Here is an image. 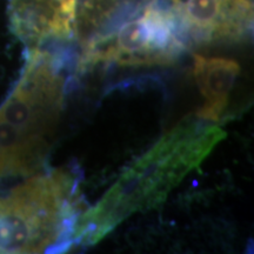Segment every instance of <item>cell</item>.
<instances>
[{"instance_id": "1", "label": "cell", "mask_w": 254, "mask_h": 254, "mask_svg": "<svg viewBox=\"0 0 254 254\" xmlns=\"http://www.w3.org/2000/svg\"><path fill=\"white\" fill-rule=\"evenodd\" d=\"M225 135L219 126L199 123L177 126L75 222L74 239L95 244L124 219L163 202L168 192L198 167Z\"/></svg>"}, {"instance_id": "2", "label": "cell", "mask_w": 254, "mask_h": 254, "mask_svg": "<svg viewBox=\"0 0 254 254\" xmlns=\"http://www.w3.org/2000/svg\"><path fill=\"white\" fill-rule=\"evenodd\" d=\"M67 174L32 177L0 194V253L67 249L75 218Z\"/></svg>"}, {"instance_id": "3", "label": "cell", "mask_w": 254, "mask_h": 254, "mask_svg": "<svg viewBox=\"0 0 254 254\" xmlns=\"http://www.w3.org/2000/svg\"><path fill=\"white\" fill-rule=\"evenodd\" d=\"M62 78L50 57L34 53L20 81L0 107V119L23 134L45 141L62 107Z\"/></svg>"}, {"instance_id": "4", "label": "cell", "mask_w": 254, "mask_h": 254, "mask_svg": "<svg viewBox=\"0 0 254 254\" xmlns=\"http://www.w3.org/2000/svg\"><path fill=\"white\" fill-rule=\"evenodd\" d=\"M172 12L150 5L138 19L120 28L110 55L120 64H151L172 59L183 49Z\"/></svg>"}, {"instance_id": "5", "label": "cell", "mask_w": 254, "mask_h": 254, "mask_svg": "<svg viewBox=\"0 0 254 254\" xmlns=\"http://www.w3.org/2000/svg\"><path fill=\"white\" fill-rule=\"evenodd\" d=\"M172 13L184 31L198 41L239 37L252 23L249 0H172Z\"/></svg>"}, {"instance_id": "6", "label": "cell", "mask_w": 254, "mask_h": 254, "mask_svg": "<svg viewBox=\"0 0 254 254\" xmlns=\"http://www.w3.org/2000/svg\"><path fill=\"white\" fill-rule=\"evenodd\" d=\"M194 78L205 104L196 117L218 122L226 110L228 97L240 73L239 64L226 58H206L194 55Z\"/></svg>"}, {"instance_id": "7", "label": "cell", "mask_w": 254, "mask_h": 254, "mask_svg": "<svg viewBox=\"0 0 254 254\" xmlns=\"http://www.w3.org/2000/svg\"><path fill=\"white\" fill-rule=\"evenodd\" d=\"M50 1L57 2V4H58V7H59V6H60V5H62V4H64V2H65V1H67V0H50ZM58 7H57V8H58ZM57 8H56V9H57Z\"/></svg>"}]
</instances>
